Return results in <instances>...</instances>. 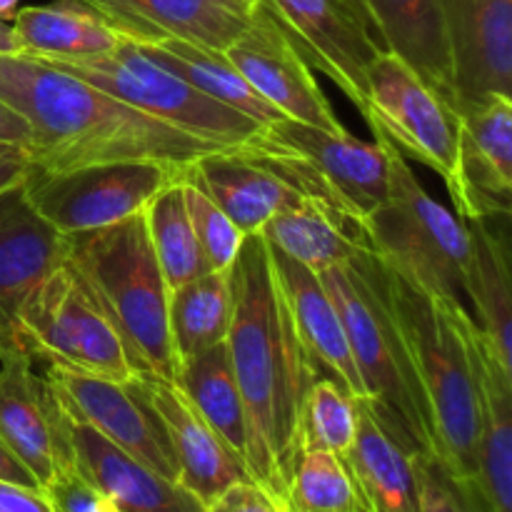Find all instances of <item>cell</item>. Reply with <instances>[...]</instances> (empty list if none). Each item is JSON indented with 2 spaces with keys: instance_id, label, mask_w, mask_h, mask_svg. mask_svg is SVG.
<instances>
[{
  "instance_id": "cell-10",
  "label": "cell",
  "mask_w": 512,
  "mask_h": 512,
  "mask_svg": "<svg viewBox=\"0 0 512 512\" xmlns=\"http://www.w3.org/2000/svg\"><path fill=\"white\" fill-rule=\"evenodd\" d=\"M365 123L398 150L435 170L453 195L458 183L460 118L408 63L380 53L368 70Z\"/></svg>"
},
{
  "instance_id": "cell-16",
  "label": "cell",
  "mask_w": 512,
  "mask_h": 512,
  "mask_svg": "<svg viewBox=\"0 0 512 512\" xmlns=\"http://www.w3.org/2000/svg\"><path fill=\"white\" fill-rule=\"evenodd\" d=\"M460 118L455 215L508 220L512 210V95H488Z\"/></svg>"
},
{
  "instance_id": "cell-24",
  "label": "cell",
  "mask_w": 512,
  "mask_h": 512,
  "mask_svg": "<svg viewBox=\"0 0 512 512\" xmlns=\"http://www.w3.org/2000/svg\"><path fill=\"white\" fill-rule=\"evenodd\" d=\"M505 220H468V310L490 358L512 375V270Z\"/></svg>"
},
{
  "instance_id": "cell-39",
  "label": "cell",
  "mask_w": 512,
  "mask_h": 512,
  "mask_svg": "<svg viewBox=\"0 0 512 512\" xmlns=\"http://www.w3.org/2000/svg\"><path fill=\"white\" fill-rule=\"evenodd\" d=\"M203 512H285V508L268 490L255 485L253 480H243L230 485L213 503L205 505Z\"/></svg>"
},
{
  "instance_id": "cell-23",
  "label": "cell",
  "mask_w": 512,
  "mask_h": 512,
  "mask_svg": "<svg viewBox=\"0 0 512 512\" xmlns=\"http://www.w3.org/2000/svg\"><path fill=\"white\" fill-rule=\"evenodd\" d=\"M270 253H273V263L278 270L280 285H283L285 300H288L290 315H293L295 330H298L310 358L315 360L320 373L338 380L353 398L365 400L363 380L355 370L343 320L320 280V273L288 258L273 245H270Z\"/></svg>"
},
{
  "instance_id": "cell-2",
  "label": "cell",
  "mask_w": 512,
  "mask_h": 512,
  "mask_svg": "<svg viewBox=\"0 0 512 512\" xmlns=\"http://www.w3.org/2000/svg\"><path fill=\"white\" fill-rule=\"evenodd\" d=\"M0 103L28 123V158L43 173L113 160H155L183 168L230 148L160 123L28 53H0Z\"/></svg>"
},
{
  "instance_id": "cell-15",
  "label": "cell",
  "mask_w": 512,
  "mask_h": 512,
  "mask_svg": "<svg viewBox=\"0 0 512 512\" xmlns=\"http://www.w3.org/2000/svg\"><path fill=\"white\" fill-rule=\"evenodd\" d=\"M180 175L193 180L240 230L255 235L308 190L283 155L250 143L225 148L183 165Z\"/></svg>"
},
{
  "instance_id": "cell-6",
  "label": "cell",
  "mask_w": 512,
  "mask_h": 512,
  "mask_svg": "<svg viewBox=\"0 0 512 512\" xmlns=\"http://www.w3.org/2000/svg\"><path fill=\"white\" fill-rule=\"evenodd\" d=\"M383 140V138H380ZM388 198L363 220L368 248L420 288L468 305L470 238L463 220L433 198L393 145Z\"/></svg>"
},
{
  "instance_id": "cell-40",
  "label": "cell",
  "mask_w": 512,
  "mask_h": 512,
  "mask_svg": "<svg viewBox=\"0 0 512 512\" xmlns=\"http://www.w3.org/2000/svg\"><path fill=\"white\" fill-rule=\"evenodd\" d=\"M0 512H53L40 488L0 480Z\"/></svg>"
},
{
  "instance_id": "cell-47",
  "label": "cell",
  "mask_w": 512,
  "mask_h": 512,
  "mask_svg": "<svg viewBox=\"0 0 512 512\" xmlns=\"http://www.w3.org/2000/svg\"><path fill=\"white\" fill-rule=\"evenodd\" d=\"M240 3H243V5H248V8H255V5H258L260 0H240Z\"/></svg>"
},
{
  "instance_id": "cell-20",
  "label": "cell",
  "mask_w": 512,
  "mask_h": 512,
  "mask_svg": "<svg viewBox=\"0 0 512 512\" xmlns=\"http://www.w3.org/2000/svg\"><path fill=\"white\" fill-rule=\"evenodd\" d=\"M65 255L68 238L40 218L23 185L0 195V355L25 353L18 333L20 308Z\"/></svg>"
},
{
  "instance_id": "cell-36",
  "label": "cell",
  "mask_w": 512,
  "mask_h": 512,
  "mask_svg": "<svg viewBox=\"0 0 512 512\" xmlns=\"http://www.w3.org/2000/svg\"><path fill=\"white\" fill-rule=\"evenodd\" d=\"M178 178L183 183L185 208H188L190 225H193L195 240H198L205 263L210 270H230L248 235H243V230L193 180L183 178V175H178Z\"/></svg>"
},
{
  "instance_id": "cell-32",
  "label": "cell",
  "mask_w": 512,
  "mask_h": 512,
  "mask_svg": "<svg viewBox=\"0 0 512 512\" xmlns=\"http://www.w3.org/2000/svg\"><path fill=\"white\" fill-rule=\"evenodd\" d=\"M178 383L183 385L198 413L218 433V438L245 463L248 453L245 408L225 343L183 360Z\"/></svg>"
},
{
  "instance_id": "cell-5",
  "label": "cell",
  "mask_w": 512,
  "mask_h": 512,
  "mask_svg": "<svg viewBox=\"0 0 512 512\" xmlns=\"http://www.w3.org/2000/svg\"><path fill=\"white\" fill-rule=\"evenodd\" d=\"M68 260L113 320L135 373L178 380L180 360L168 323L170 288L150 243L145 210L108 228L70 235Z\"/></svg>"
},
{
  "instance_id": "cell-3",
  "label": "cell",
  "mask_w": 512,
  "mask_h": 512,
  "mask_svg": "<svg viewBox=\"0 0 512 512\" xmlns=\"http://www.w3.org/2000/svg\"><path fill=\"white\" fill-rule=\"evenodd\" d=\"M383 275L390 313L403 335L428 418L430 455L455 478L475 480L480 395L473 315L460 300L430 293L385 263Z\"/></svg>"
},
{
  "instance_id": "cell-37",
  "label": "cell",
  "mask_w": 512,
  "mask_h": 512,
  "mask_svg": "<svg viewBox=\"0 0 512 512\" xmlns=\"http://www.w3.org/2000/svg\"><path fill=\"white\" fill-rule=\"evenodd\" d=\"M420 512H493L475 480L450 475L430 453L413 455Z\"/></svg>"
},
{
  "instance_id": "cell-33",
  "label": "cell",
  "mask_w": 512,
  "mask_h": 512,
  "mask_svg": "<svg viewBox=\"0 0 512 512\" xmlns=\"http://www.w3.org/2000/svg\"><path fill=\"white\" fill-rule=\"evenodd\" d=\"M145 223H148L155 258L170 290L208 273L210 268L190 225L180 178L150 200L145 208Z\"/></svg>"
},
{
  "instance_id": "cell-27",
  "label": "cell",
  "mask_w": 512,
  "mask_h": 512,
  "mask_svg": "<svg viewBox=\"0 0 512 512\" xmlns=\"http://www.w3.org/2000/svg\"><path fill=\"white\" fill-rule=\"evenodd\" d=\"M345 463L363 495L365 512H420L413 455L385 433L363 403L358 435Z\"/></svg>"
},
{
  "instance_id": "cell-26",
  "label": "cell",
  "mask_w": 512,
  "mask_h": 512,
  "mask_svg": "<svg viewBox=\"0 0 512 512\" xmlns=\"http://www.w3.org/2000/svg\"><path fill=\"white\" fill-rule=\"evenodd\" d=\"M260 233L275 250L315 273L348 263L365 245L363 228L318 195H305L300 203L280 210Z\"/></svg>"
},
{
  "instance_id": "cell-1",
  "label": "cell",
  "mask_w": 512,
  "mask_h": 512,
  "mask_svg": "<svg viewBox=\"0 0 512 512\" xmlns=\"http://www.w3.org/2000/svg\"><path fill=\"white\" fill-rule=\"evenodd\" d=\"M233 318L225 350L245 408L250 480L285 508L290 478L303 453V403L323 375L305 350L273 253L263 233L248 235L230 268Z\"/></svg>"
},
{
  "instance_id": "cell-44",
  "label": "cell",
  "mask_w": 512,
  "mask_h": 512,
  "mask_svg": "<svg viewBox=\"0 0 512 512\" xmlns=\"http://www.w3.org/2000/svg\"><path fill=\"white\" fill-rule=\"evenodd\" d=\"M0 53H20L18 43H15V35L10 23L0 20Z\"/></svg>"
},
{
  "instance_id": "cell-30",
  "label": "cell",
  "mask_w": 512,
  "mask_h": 512,
  "mask_svg": "<svg viewBox=\"0 0 512 512\" xmlns=\"http://www.w3.org/2000/svg\"><path fill=\"white\" fill-rule=\"evenodd\" d=\"M155 63L168 68L185 83L195 85L218 103L238 110L245 118L255 120L260 128L285 118L275 110L220 50L203 48L188 40H160V43H138Z\"/></svg>"
},
{
  "instance_id": "cell-31",
  "label": "cell",
  "mask_w": 512,
  "mask_h": 512,
  "mask_svg": "<svg viewBox=\"0 0 512 512\" xmlns=\"http://www.w3.org/2000/svg\"><path fill=\"white\" fill-rule=\"evenodd\" d=\"M233 318L230 270H208L170 290L168 323L178 360L225 343Z\"/></svg>"
},
{
  "instance_id": "cell-43",
  "label": "cell",
  "mask_w": 512,
  "mask_h": 512,
  "mask_svg": "<svg viewBox=\"0 0 512 512\" xmlns=\"http://www.w3.org/2000/svg\"><path fill=\"white\" fill-rule=\"evenodd\" d=\"M0 140H5V143H15L25 150L30 148L28 123H25L15 110H10L5 103H0Z\"/></svg>"
},
{
  "instance_id": "cell-35",
  "label": "cell",
  "mask_w": 512,
  "mask_h": 512,
  "mask_svg": "<svg viewBox=\"0 0 512 512\" xmlns=\"http://www.w3.org/2000/svg\"><path fill=\"white\" fill-rule=\"evenodd\" d=\"M358 423L360 400L330 375H318L303 403V450L320 448L345 458L358 435Z\"/></svg>"
},
{
  "instance_id": "cell-25",
  "label": "cell",
  "mask_w": 512,
  "mask_h": 512,
  "mask_svg": "<svg viewBox=\"0 0 512 512\" xmlns=\"http://www.w3.org/2000/svg\"><path fill=\"white\" fill-rule=\"evenodd\" d=\"M363 5L385 50L408 63L455 110L440 0H363Z\"/></svg>"
},
{
  "instance_id": "cell-45",
  "label": "cell",
  "mask_w": 512,
  "mask_h": 512,
  "mask_svg": "<svg viewBox=\"0 0 512 512\" xmlns=\"http://www.w3.org/2000/svg\"><path fill=\"white\" fill-rule=\"evenodd\" d=\"M20 0H0V20H5V23H10L15 15V10H18Z\"/></svg>"
},
{
  "instance_id": "cell-14",
  "label": "cell",
  "mask_w": 512,
  "mask_h": 512,
  "mask_svg": "<svg viewBox=\"0 0 512 512\" xmlns=\"http://www.w3.org/2000/svg\"><path fill=\"white\" fill-rule=\"evenodd\" d=\"M305 58L353 100L365 118L368 70L385 45L363 0H268Z\"/></svg>"
},
{
  "instance_id": "cell-19",
  "label": "cell",
  "mask_w": 512,
  "mask_h": 512,
  "mask_svg": "<svg viewBox=\"0 0 512 512\" xmlns=\"http://www.w3.org/2000/svg\"><path fill=\"white\" fill-rule=\"evenodd\" d=\"M65 413L25 353L0 355V440L43 488L60 468L73 465Z\"/></svg>"
},
{
  "instance_id": "cell-34",
  "label": "cell",
  "mask_w": 512,
  "mask_h": 512,
  "mask_svg": "<svg viewBox=\"0 0 512 512\" xmlns=\"http://www.w3.org/2000/svg\"><path fill=\"white\" fill-rule=\"evenodd\" d=\"M285 512H365L348 463L320 448L300 453L285 493Z\"/></svg>"
},
{
  "instance_id": "cell-21",
  "label": "cell",
  "mask_w": 512,
  "mask_h": 512,
  "mask_svg": "<svg viewBox=\"0 0 512 512\" xmlns=\"http://www.w3.org/2000/svg\"><path fill=\"white\" fill-rule=\"evenodd\" d=\"M133 43L188 40L225 53L253 20L240 0H75Z\"/></svg>"
},
{
  "instance_id": "cell-12",
  "label": "cell",
  "mask_w": 512,
  "mask_h": 512,
  "mask_svg": "<svg viewBox=\"0 0 512 512\" xmlns=\"http://www.w3.org/2000/svg\"><path fill=\"white\" fill-rule=\"evenodd\" d=\"M43 378L70 420L88 425L140 465L178 483L165 425L130 380L115 383L58 365H48Z\"/></svg>"
},
{
  "instance_id": "cell-11",
  "label": "cell",
  "mask_w": 512,
  "mask_h": 512,
  "mask_svg": "<svg viewBox=\"0 0 512 512\" xmlns=\"http://www.w3.org/2000/svg\"><path fill=\"white\" fill-rule=\"evenodd\" d=\"M255 143L298 160L360 225L388 198L390 160L385 140L375 138L368 143L348 130L330 133L298 120L280 118L265 125Z\"/></svg>"
},
{
  "instance_id": "cell-38",
  "label": "cell",
  "mask_w": 512,
  "mask_h": 512,
  "mask_svg": "<svg viewBox=\"0 0 512 512\" xmlns=\"http://www.w3.org/2000/svg\"><path fill=\"white\" fill-rule=\"evenodd\" d=\"M43 493L53 512H118L108 493L85 478L75 465L60 468L43 485Z\"/></svg>"
},
{
  "instance_id": "cell-17",
  "label": "cell",
  "mask_w": 512,
  "mask_h": 512,
  "mask_svg": "<svg viewBox=\"0 0 512 512\" xmlns=\"http://www.w3.org/2000/svg\"><path fill=\"white\" fill-rule=\"evenodd\" d=\"M453 65L455 113L512 95V0H440Z\"/></svg>"
},
{
  "instance_id": "cell-22",
  "label": "cell",
  "mask_w": 512,
  "mask_h": 512,
  "mask_svg": "<svg viewBox=\"0 0 512 512\" xmlns=\"http://www.w3.org/2000/svg\"><path fill=\"white\" fill-rule=\"evenodd\" d=\"M68 418V415H65ZM73 465L108 493L118 512H203L205 505L175 480L153 473L93 428L65 420Z\"/></svg>"
},
{
  "instance_id": "cell-29",
  "label": "cell",
  "mask_w": 512,
  "mask_h": 512,
  "mask_svg": "<svg viewBox=\"0 0 512 512\" xmlns=\"http://www.w3.org/2000/svg\"><path fill=\"white\" fill-rule=\"evenodd\" d=\"M10 28L20 53L35 58H88L108 53L125 40L113 25L75 0L18 8Z\"/></svg>"
},
{
  "instance_id": "cell-7",
  "label": "cell",
  "mask_w": 512,
  "mask_h": 512,
  "mask_svg": "<svg viewBox=\"0 0 512 512\" xmlns=\"http://www.w3.org/2000/svg\"><path fill=\"white\" fill-rule=\"evenodd\" d=\"M85 83L105 90L120 103L153 115L155 120L195 138L243 148L255 143L260 125L238 110L218 103L195 85L185 83L168 68L155 63L138 43L120 40L118 48L88 58H40Z\"/></svg>"
},
{
  "instance_id": "cell-28",
  "label": "cell",
  "mask_w": 512,
  "mask_h": 512,
  "mask_svg": "<svg viewBox=\"0 0 512 512\" xmlns=\"http://www.w3.org/2000/svg\"><path fill=\"white\" fill-rule=\"evenodd\" d=\"M480 395V493L493 512H512V375L503 373L490 358L478 330L475 345Z\"/></svg>"
},
{
  "instance_id": "cell-18",
  "label": "cell",
  "mask_w": 512,
  "mask_h": 512,
  "mask_svg": "<svg viewBox=\"0 0 512 512\" xmlns=\"http://www.w3.org/2000/svg\"><path fill=\"white\" fill-rule=\"evenodd\" d=\"M130 383L158 413L178 463V483L200 503H213L230 485L250 480L243 460L218 438L178 380L138 373Z\"/></svg>"
},
{
  "instance_id": "cell-9",
  "label": "cell",
  "mask_w": 512,
  "mask_h": 512,
  "mask_svg": "<svg viewBox=\"0 0 512 512\" xmlns=\"http://www.w3.org/2000/svg\"><path fill=\"white\" fill-rule=\"evenodd\" d=\"M178 175V165L113 160L60 173L33 168L23 188L40 218L70 238L133 218L148 208L160 190L175 183Z\"/></svg>"
},
{
  "instance_id": "cell-4",
  "label": "cell",
  "mask_w": 512,
  "mask_h": 512,
  "mask_svg": "<svg viewBox=\"0 0 512 512\" xmlns=\"http://www.w3.org/2000/svg\"><path fill=\"white\" fill-rule=\"evenodd\" d=\"M320 280L338 308L363 380L360 403L410 455L430 453L428 418L403 335L390 313L380 258L365 243L348 263L320 270Z\"/></svg>"
},
{
  "instance_id": "cell-8",
  "label": "cell",
  "mask_w": 512,
  "mask_h": 512,
  "mask_svg": "<svg viewBox=\"0 0 512 512\" xmlns=\"http://www.w3.org/2000/svg\"><path fill=\"white\" fill-rule=\"evenodd\" d=\"M18 333L25 353L48 365L115 383L138 375L113 320L68 255L25 298Z\"/></svg>"
},
{
  "instance_id": "cell-13",
  "label": "cell",
  "mask_w": 512,
  "mask_h": 512,
  "mask_svg": "<svg viewBox=\"0 0 512 512\" xmlns=\"http://www.w3.org/2000/svg\"><path fill=\"white\" fill-rule=\"evenodd\" d=\"M225 58L285 118L330 133L345 130L315 80L308 58L273 13L268 0L255 5L253 20L228 45Z\"/></svg>"
},
{
  "instance_id": "cell-41",
  "label": "cell",
  "mask_w": 512,
  "mask_h": 512,
  "mask_svg": "<svg viewBox=\"0 0 512 512\" xmlns=\"http://www.w3.org/2000/svg\"><path fill=\"white\" fill-rule=\"evenodd\" d=\"M30 170H33V163H30L28 153L0 155V195L25 185Z\"/></svg>"
},
{
  "instance_id": "cell-46",
  "label": "cell",
  "mask_w": 512,
  "mask_h": 512,
  "mask_svg": "<svg viewBox=\"0 0 512 512\" xmlns=\"http://www.w3.org/2000/svg\"><path fill=\"white\" fill-rule=\"evenodd\" d=\"M8 153H28V150L20 148V145L15 143H5V140H0V155H8Z\"/></svg>"
},
{
  "instance_id": "cell-42",
  "label": "cell",
  "mask_w": 512,
  "mask_h": 512,
  "mask_svg": "<svg viewBox=\"0 0 512 512\" xmlns=\"http://www.w3.org/2000/svg\"><path fill=\"white\" fill-rule=\"evenodd\" d=\"M0 480H8V483H15V485H28V488H40L35 475L20 463L18 455H15L3 440H0Z\"/></svg>"
}]
</instances>
